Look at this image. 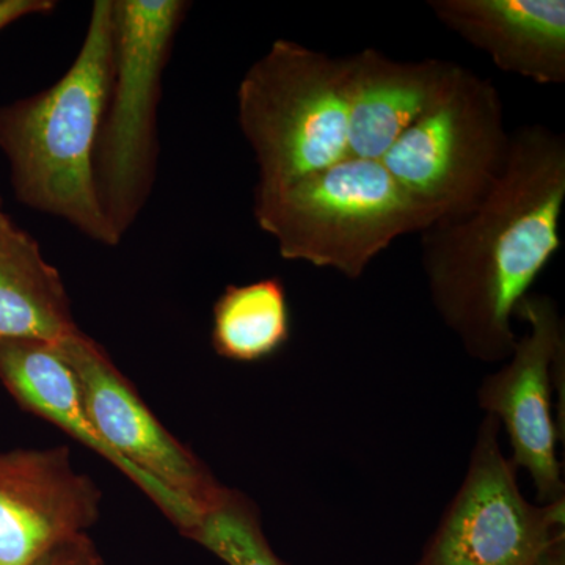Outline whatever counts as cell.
<instances>
[{"label":"cell","mask_w":565,"mask_h":565,"mask_svg":"<svg viewBox=\"0 0 565 565\" xmlns=\"http://www.w3.org/2000/svg\"><path fill=\"white\" fill-rule=\"evenodd\" d=\"M565 137L544 125L511 132L492 191L462 217L422 232V264L435 313L468 356L504 363L512 321L539 275L563 247Z\"/></svg>","instance_id":"obj_1"},{"label":"cell","mask_w":565,"mask_h":565,"mask_svg":"<svg viewBox=\"0 0 565 565\" xmlns=\"http://www.w3.org/2000/svg\"><path fill=\"white\" fill-rule=\"evenodd\" d=\"M115 0L93 3L76 61L47 90L0 109V148L18 199L117 245L99 202L95 151L114 76Z\"/></svg>","instance_id":"obj_2"},{"label":"cell","mask_w":565,"mask_h":565,"mask_svg":"<svg viewBox=\"0 0 565 565\" xmlns=\"http://www.w3.org/2000/svg\"><path fill=\"white\" fill-rule=\"evenodd\" d=\"M253 214L288 262L359 280L401 236L434 218L394 181L381 161L344 159L277 185H256Z\"/></svg>","instance_id":"obj_3"},{"label":"cell","mask_w":565,"mask_h":565,"mask_svg":"<svg viewBox=\"0 0 565 565\" xmlns=\"http://www.w3.org/2000/svg\"><path fill=\"white\" fill-rule=\"evenodd\" d=\"M351 58L274 41L237 88V118L258 184L277 185L349 159Z\"/></svg>","instance_id":"obj_4"},{"label":"cell","mask_w":565,"mask_h":565,"mask_svg":"<svg viewBox=\"0 0 565 565\" xmlns=\"http://www.w3.org/2000/svg\"><path fill=\"white\" fill-rule=\"evenodd\" d=\"M181 0L115 2L114 76L95 151L99 202L118 236L143 206L154 177L156 110Z\"/></svg>","instance_id":"obj_5"},{"label":"cell","mask_w":565,"mask_h":565,"mask_svg":"<svg viewBox=\"0 0 565 565\" xmlns=\"http://www.w3.org/2000/svg\"><path fill=\"white\" fill-rule=\"evenodd\" d=\"M509 143L497 85L463 66L448 95L381 162L435 223L462 217L489 195Z\"/></svg>","instance_id":"obj_6"},{"label":"cell","mask_w":565,"mask_h":565,"mask_svg":"<svg viewBox=\"0 0 565 565\" xmlns=\"http://www.w3.org/2000/svg\"><path fill=\"white\" fill-rule=\"evenodd\" d=\"M52 345L76 375L88 418L128 467V479L191 534L228 487L162 426L102 345L79 329Z\"/></svg>","instance_id":"obj_7"},{"label":"cell","mask_w":565,"mask_h":565,"mask_svg":"<svg viewBox=\"0 0 565 565\" xmlns=\"http://www.w3.org/2000/svg\"><path fill=\"white\" fill-rule=\"evenodd\" d=\"M486 415L462 484L416 565H565V500L534 504Z\"/></svg>","instance_id":"obj_8"},{"label":"cell","mask_w":565,"mask_h":565,"mask_svg":"<svg viewBox=\"0 0 565 565\" xmlns=\"http://www.w3.org/2000/svg\"><path fill=\"white\" fill-rule=\"evenodd\" d=\"M527 323L500 370L478 388L479 407L508 434L511 462L530 475L539 504L565 500L563 467L557 459L559 427L553 418V386L564 375L565 332L557 305L530 292L515 310Z\"/></svg>","instance_id":"obj_9"},{"label":"cell","mask_w":565,"mask_h":565,"mask_svg":"<svg viewBox=\"0 0 565 565\" xmlns=\"http://www.w3.org/2000/svg\"><path fill=\"white\" fill-rule=\"evenodd\" d=\"M102 492L65 446L0 452V565H35L98 520Z\"/></svg>","instance_id":"obj_10"},{"label":"cell","mask_w":565,"mask_h":565,"mask_svg":"<svg viewBox=\"0 0 565 565\" xmlns=\"http://www.w3.org/2000/svg\"><path fill=\"white\" fill-rule=\"evenodd\" d=\"M349 58V159L364 161H381L394 141L448 95L463 68L441 58L394 61L374 47Z\"/></svg>","instance_id":"obj_11"},{"label":"cell","mask_w":565,"mask_h":565,"mask_svg":"<svg viewBox=\"0 0 565 565\" xmlns=\"http://www.w3.org/2000/svg\"><path fill=\"white\" fill-rule=\"evenodd\" d=\"M427 6L504 73L539 85L564 84V0H429Z\"/></svg>","instance_id":"obj_12"},{"label":"cell","mask_w":565,"mask_h":565,"mask_svg":"<svg viewBox=\"0 0 565 565\" xmlns=\"http://www.w3.org/2000/svg\"><path fill=\"white\" fill-rule=\"evenodd\" d=\"M74 330L61 274L31 234L0 212V341L55 344Z\"/></svg>","instance_id":"obj_13"},{"label":"cell","mask_w":565,"mask_h":565,"mask_svg":"<svg viewBox=\"0 0 565 565\" xmlns=\"http://www.w3.org/2000/svg\"><path fill=\"white\" fill-rule=\"evenodd\" d=\"M291 337L288 294L280 278L230 285L212 308V348L222 359L263 362Z\"/></svg>","instance_id":"obj_14"},{"label":"cell","mask_w":565,"mask_h":565,"mask_svg":"<svg viewBox=\"0 0 565 565\" xmlns=\"http://www.w3.org/2000/svg\"><path fill=\"white\" fill-rule=\"evenodd\" d=\"M189 537L228 565H288L267 542L256 505L237 490L226 489Z\"/></svg>","instance_id":"obj_15"},{"label":"cell","mask_w":565,"mask_h":565,"mask_svg":"<svg viewBox=\"0 0 565 565\" xmlns=\"http://www.w3.org/2000/svg\"><path fill=\"white\" fill-rule=\"evenodd\" d=\"M35 565H103L96 555L87 535L82 534L71 539L65 544L55 546L46 556L41 557Z\"/></svg>","instance_id":"obj_16"},{"label":"cell","mask_w":565,"mask_h":565,"mask_svg":"<svg viewBox=\"0 0 565 565\" xmlns=\"http://www.w3.org/2000/svg\"><path fill=\"white\" fill-rule=\"evenodd\" d=\"M51 0H0V31L11 22L29 17V14L46 13L54 10Z\"/></svg>","instance_id":"obj_17"}]
</instances>
